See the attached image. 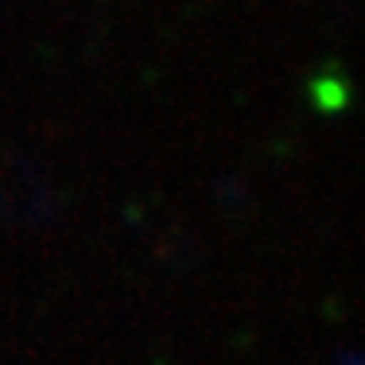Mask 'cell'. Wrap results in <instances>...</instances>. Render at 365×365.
<instances>
[{"mask_svg": "<svg viewBox=\"0 0 365 365\" xmlns=\"http://www.w3.org/2000/svg\"><path fill=\"white\" fill-rule=\"evenodd\" d=\"M315 101H319V109H342L346 106V86L338 82V78H319L315 82Z\"/></svg>", "mask_w": 365, "mask_h": 365, "instance_id": "6da1fadb", "label": "cell"}]
</instances>
